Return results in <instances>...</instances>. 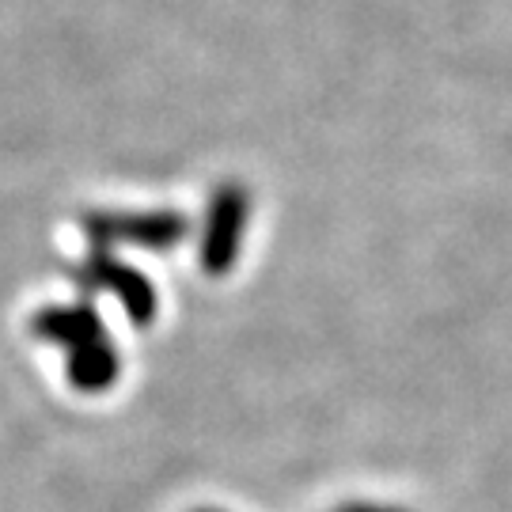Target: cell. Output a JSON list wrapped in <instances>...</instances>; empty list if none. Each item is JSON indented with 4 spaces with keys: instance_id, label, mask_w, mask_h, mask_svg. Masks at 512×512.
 Returning a JSON list of instances; mask_svg holds the SVG:
<instances>
[{
    "instance_id": "2",
    "label": "cell",
    "mask_w": 512,
    "mask_h": 512,
    "mask_svg": "<svg viewBox=\"0 0 512 512\" xmlns=\"http://www.w3.org/2000/svg\"><path fill=\"white\" fill-rule=\"evenodd\" d=\"M76 277H80L84 285H92V289H103V293L118 296L126 315L137 327H148V323H152V315H156V289H152V281L137 274L133 266L110 258L107 251H95L92 258H84V266L76 270Z\"/></svg>"
},
{
    "instance_id": "4",
    "label": "cell",
    "mask_w": 512,
    "mask_h": 512,
    "mask_svg": "<svg viewBox=\"0 0 512 512\" xmlns=\"http://www.w3.org/2000/svg\"><path fill=\"white\" fill-rule=\"evenodd\" d=\"M118 372H122V357L118 349L110 346L107 338L99 342H88L80 349H69V361H65V376L76 391L84 395H99V391H110L118 384Z\"/></svg>"
},
{
    "instance_id": "1",
    "label": "cell",
    "mask_w": 512,
    "mask_h": 512,
    "mask_svg": "<svg viewBox=\"0 0 512 512\" xmlns=\"http://www.w3.org/2000/svg\"><path fill=\"white\" fill-rule=\"evenodd\" d=\"M84 236L95 243H137L171 247L186 236V220L175 213H88Z\"/></svg>"
},
{
    "instance_id": "6",
    "label": "cell",
    "mask_w": 512,
    "mask_h": 512,
    "mask_svg": "<svg viewBox=\"0 0 512 512\" xmlns=\"http://www.w3.org/2000/svg\"><path fill=\"white\" fill-rule=\"evenodd\" d=\"M338 512H395V509H376V505H346V509Z\"/></svg>"
},
{
    "instance_id": "3",
    "label": "cell",
    "mask_w": 512,
    "mask_h": 512,
    "mask_svg": "<svg viewBox=\"0 0 512 512\" xmlns=\"http://www.w3.org/2000/svg\"><path fill=\"white\" fill-rule=\"evenodd\" d=\"M31 334L38 342H50L61 349H80L88 342L107 338L103 323H99V311L92 304H69V308H42L31 319Z\"/></svg>"
},
{
    "instance_id": "5",
    "label": "cell",
    "mask_w": 512,
    "mask_h": 512,
    "mask_svg": "<svg viewBox=\"0 0 512 512\" xmlns=\"http://www.w3.org/2000/svg\"><path fill=\"white\" fill-rule=\"evenodd\" d=\"M239 228V205L232 194H224L209 217V236H205V251L202 262L209 274H224L232 266V255H236V232Z\"/></svg>"
}]
</instances>
